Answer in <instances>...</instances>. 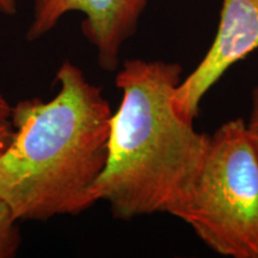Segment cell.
<instances>
[{
    "label": "cell",
    "mask_w": 258,
    "mask_h": 258,
    "mask_svg": "<svg viewBox=\"0 0 258 258\" xmlns=\"http://www.w3.org/2000/svg\"><path fill=\"white\" fill-rule=\"evenodd\" d=\"M53 98L12 106L14 138L0 154V200L18 221L79 215L108 158L112 112L102 89L72 61L56 71Z\"/></svg>",
    "instance_id": "cell-1"
},
{
    "label": "cell",
    "mask_w": 258,
    "mask_h": 258,
    "mask_svg": "<svg viewBox=\"0 0 258 258\" xmlns=\"http://www.w3.org/2000/svg\"><path fill=\"white\" fill-rule=\"evenodd\" d=\"M121 90L112 114L108 158L90 192L121 220L166 213L173 217L188 198L208 150L209 135L176 110L182 80L178 62L129 59L116 71Z\"/></svg>",
    "instance_id": "cell-2"
},
{
    "label": "cell",
    "mask_w": 258,
    "mask_h": 258,
    "mask_svg": "<svg viewBox=\"0 0 258 258\" xmlns=\"http://www.w3.org/2000/svg\"><path fill=\"white\" fill-rule=\"evenodd\" d=\"M173 217L220 256L258 258V152L246 121L233 118L209 135L198 178Z\"/></svg>",
    "instance_id": "cell-3"
},
{
    "label": "cell",
    "mask_w": 258,
    "mask_h": 258,
    "mask_svg": "<svg viewBox=\"0 0 258 258\" xmlns=\"http://www.w3.org/2000/svg\"><path fill=\"white\" fill-rule=\"evenodd\" d=\"M148 0H35L27 41L46 36L64 15L80 12L84 37L97 51V60L105 72L120 66L123 44L137 31Z\"/></svg>",
    "instance_id": "cell-4"
},
{
    "label": "cell",
    "mask_w": 258,
    "mask_h": 258,
    "mask_svg": "<svg viewBox=\"0 0 258 258\" xmlns=\"http://www.w3.org/2000/svg\"><path fill=\"white\" fill-rule=\"evenodd\" d=\"M258 49V0H222L211 47L173 93L176 110L195 121L203 97L224 74Z\"/></svg>",
    "instance_id": "cell-5"
},
{
    "label": "cell",
    "mask_w": 258,
    "mask_h": 258,
    "mask_svg": "<svg viewBox=\"0 0 258 258\" xmlns=\"http://www.w3.org/2000/svg\"><path fill=\"white\" fill-rule=\"evenodd\" d=\"M22 244L18 220L11 209L0 200V258H12L18 253Z\"/></svg>",
    "instance_id": "cell-6"
},
{
    "label": "cell",
    "mask_w": 258,
    "mask_h": 258,
    "mask_svg": "<svg viewBox=\"0 0 258 258\" xmlns=\"http://www.w3.org/2000/svg\"><path fill=\"white\" fill-rule=\"evenodd\" d=\"M251 111L249 120L246 121L247 128H249L251 135H252L253 143L256 145L258 152V85L252 90L251 95Z\"/></svg>",
    "instance_id": "cell-7"
},
{
    "label": "cell",
    "mask_w": 258,
    "mask_h": 258,
    "mask_svg": "<svg viewBox=\"0 0 258 258\" xmlns=\"http://www.w3.org/2000/svg\"><path fill=\"white\" fill-rule=\"evenodd\" d=\"M14 127L11 121H0V154L6 150L14 138Z\"/></svg>",
    "instance_id": "cell-8"
},
{
    "label": "cell",
    "mask_w": 258,
    "mask_h": 258,
    "mask_svg": "<svg viewBox=\"0 0 258 258\" xmlns=\"http://www.w3.org/2000/svg\"><path fill=\"white\" fill-rule=\"evenodd\" d=\"M11 111L12 105L0 93V121H10V118H11Z\"/></svg>",
    "instance_id": "cell-9"
},
{
    "label": "cell",
    "mask_w": 258,
    "mask_h": 258,
    "mask_svg": "<svg viewBox=\"0 0 258 258\" xmlns=\"http://www.w3.org/2000/svg\"><path fill=\"white\" fill-rule=\"evenodd\" d=\"M17 12V0H0V14L14 16Z\"/></svg>",
    "instance_id": "cell-10"
}]
</instances>
